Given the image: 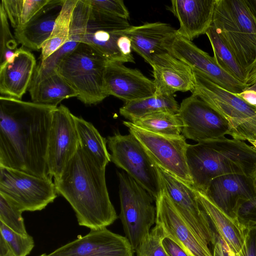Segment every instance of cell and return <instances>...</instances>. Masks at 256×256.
<instances>
[{"instance_id":"cell-1","label":"cell","mask_w":256,"mask_h":256,"mask_svg":"<svg viewBox=\"0 0 256 256\" xmlns=\"http://www.w3.org/2000/svg\"><path fill=\"white\" fill-rule=\"evenodd\" d=\"M56 107L0 96V166L50 178L47 149Z\"/></svg>"},{"instance_id":"cell-2","label":"cell","mask_w":256,"mask_h":256,"mask_svg":"<svg viewBox=\"0 0 256 256\" xmlns=\"http://www.w3.org/2000/svg\"><path fill=\"white\" fill-rule=\"evenodd\" d=\"M106 168L80 144L61 176L54 183L58 194L69 202L80 226L96 230L118 218L108 191Z\"/></svg>"},{"instance_id":"cell-3","label":"cell","mask_w":256,"mask_h":256,"mask_svg":"<svg viewBox=\"0 0 256 256\" xmlns=\"http://www.w3.org/2000/svg\"><path fill=\"white\" fill-rule=\"evenodd\" d=\"M186 160L192 186L204 193L210 182L226 174L254 178L256 150L244 141L226 137L189 144Z\"/></svg>"},{"instance_id":"cell-4","label":"cell","mask_w":256,"mask_h":256,"mask_svg":"<svg viewBox=\"0 0 256 256\" xmlns=\"http://www.w3.org/2000/svg\"><path fill=\"white\" fill-rule=\"evenodd\" d=\"M212 24L246 78L256 83V0H216Z\"/></svg>"},{"instance_id":"cell-5","label":"cell","mask_w":256,"mask_h":256,"mask_svg":"<svg viewBox=\"0 0 256 256\" xmlns=\"http://www.w3.org/2000/svg\"><path fill=\"white\" fill-rule=\"evenodd\" d=\"M108 62L90 46L81 42L56 70L78 93L79 100L85 104H96L108 96L104 82Z\"/></svg>"},{"instance_id":"cell-6","label":"cell","mask_w":256,"mask_h":256,"mask_svg":"<svg viewBox=\"0 0 256 256\" xmlns=\"http://www.w3.org/2000/svg\"><path fill=\"white\" fill-rule=\"evenodd\" d=\"M194 94L218 112L228 122L234 139L256 140V108L223 88L200 72L192 70Z\"/></svg>"},{"instance_id":"cell-7","label":"cell","mask_w":256,"mask_h":256,"mask_svg":"<svg viewBox=\"0 0 256 256\" xmlns=\"http://www.w3.org/2000/svg\"><path fill=\"white\" fill-rule=\"evenodd\" d=\"M121 220L126 237L134 250L148 235L156 222V200L144 187L124 172H117Z\"/></svg>"},{"instance_id":"cell-8","label":"cell","mask_w":256,"mask_h":256,"mask_svg":"<svg viewBox=\"0 0 256 256\" xmlns=\"http://www.w3.org/2000/svg\"><path fill=\"white\" fill-rule=\"evenodd\" d=\"M54 182L18 170L0 166V195L20 211L41 210L57 197Z\"/></svg>"},{"instance_id":"cell-9","label":"cell","mask_w":256,"mask_h":256,"mask_svg":"<svg viewBox=\"0 0 256 256\" xmlns=\"http://www.w3.org/2000/svg\"><path fill=\"white\" fill-rule=\"evenodd\" d=\"M110 160L144 187L156 200L162 190L157 165L132 134L109 136Z\"/></svg>"},{"instance_id":"cell-10","label":"cell","mask_w":256,"mask_h":256,"mask_svg":"<svg viewBox=\"0 0 256 256\" xmlns=\"http://www.w3.org/2000/svg\"><path fill=\"white\" fill-rule=\"evenodd\" d=\"M157 168L162 190L198 239L205 246L212 247L217 233L200 204L196 190L158 166Z\"/></svg>"},{"instance_id":"cell-11","label":"cell","mask_w":256,"mask_h":256,"mask_svg":"<svg viewBox=\"0 0 256 256\" xmlns=\"http://www.w3.org/2000/svg\"><path fill=\"white\" fill-rule=\"evenodd\" d=\"M123 124L157 166L192 186L186 156L189 144L182 134L176 136H163L142 129L130 121H124Z\"/></svg>"},{"instance_id":"cell-12","label":"cell","mask_w":256,"mask_h":256,"mask_svg":"<svg viewBox=\"0 0 256 256\" xmlns=\"http://www.w3.org/2000/svg\"><path fill=\"white\" fill-rule=\"evenodd\" d=\"M73 116L63 104L57 106L52 112L46 164L49 176L54 180L60 178L80 144Z\"/></svg>"},{"instance_id":"cell-13","label":"cell","mask_w":256,"mask_h":256,"mask_svg":"<svg viewBox=\"0 0 256 256\" xmlns=\"http://www.w3.org/2000/svg\"><path fill=\"white\" fill-rule=\"evenodd\" d=\"M178 114L183 124L182 134L186 138L200 142L224 138L230 133L226 120L194 94L182 100Z\"/></svg>"},{"instance_id":"cell-14","label":"cell","mask_w":256,"mask_h":256,"mask_svg":"<svg viewBox=\"0 0 256 256\" xmlns=\"http://www.w3.org/2000/svg\"><path fill=\"white\" fill-rule=\"evenodd\" d=\"M132 26L127 20L102 12L90 5L82 42L90 46L108 62H126L118 42Z\"/></svg>"},{"instance_id":"cell-15","label":"cell","mask_w":256,"mask_h":256,"mask_svg":"<svg viewBox=\"0 0 256 256\" xmlns=\"http://www.w3.org/2000/svg\"><path fill=\"white\" fill-rule=\"evenodd\" d=\"M134 252L126 236L106 228L90 230L49 254L39 256H133Z\"/></svg>"},{"instance_id":"cell-16","label":"cell","mask_w":256,"mask_h":256,"mask_svg":"<svg viewBox=\"0 0 256 256\" xmlns=\"http://www.w3.org/2000/svg\"><path fill=\"white\" fill-rule=\"evenodd\" d=\"M168 52L192 70L200 72L215 84L234 94L240 93L249 87L226 72L214 56L198 48L192 41L178 34L169 48Z\"/></svg>"},{"instance_id":"cell-17","label":"cell","mask_w":256,"mask_h":256,"mask_svg":"<svg viewBox=\"0 0 256 256\" xmlns=\"http://www.w3.org/2000/svg\"><path fill=\"white\" fill-rule=\"evenodd\" d=\"M204 194L225 214L238 220L237 213L241 205L256 198V184L250 176L226 174L212 179Z\"/></svg>"},{"instance_id":"cell-18","label":"cell","mask_w":256,"mask_h":256,"mask_svg":"<svg viewBox=\"0 0 256 256\" xmlns=\"http://www.w3.org/2000/svg\"><path fill=\"white\" fill-rule=\"evenodd\" d=\"M156 204V224L161 226L166 236L177 243L189 256H213L210 247L198 239L163 190Z\"/></svg>"},{"instance_id":"cell-19","label":"cell","mask_w":256,"mask_h":256,"mask_svg":"<svg viewBox=\"0 0 256 256\" xmlns=\"http://www.w3.org/2000/svg\"><path fill=\"white\" fill-rule=\"evenodd\" d=\"M107 95L113 96L124 102L152 96L156 88L152 80L139 70L128 68L120 62H108L104 75Z\"/></svg>"},{"instance_id":"cell-20","label":"cell","mask_w":256,"mask_h":256,"mask_svg":"<svg viewBox=\"0 0 256 256\" xmlns=\"http://www.w3.org/2000/svg\"><path fill=\"white\" fill-rule=\"evenodd\" d=\"M150 66L156 94L174 95L176 92L194 90L195 81L192 70L169 52L156 56Z\"/></svg>"},{"instance_id":"cell-21","label":"cell","mask_w":256,"mask_h":256,"mask_svg":"<svg viewBox=\"0 0 256 256\" xmlns=\"http://www.w3.org/2000/svg\"><path fill=\"white\" fill-rule=\"evenodd\" d=\"M126 34L132 50L150 65L156 56L168 52L177 32L168 24L156 22L132 26Z\"/></svg>"},{"instance_id":"cell-22","label":"cell","mask_w":256,"mask_h":256,"mask_svg":"<svg viewBox=\"0 0 256 256\" xmlns=\"http://www.w3.org/2000/svg\"><path fill=\"white\" fill-rule=\"evenodd\" d=\"M216 0H173L169 10L178 19L177 34L192 41L206 34L212 22Z\"/></svg>"},{"instance_id":"cell-23","label":"cell","mask_w":256,"mask_h":256,"mask_svg":"<svg viewBox=\"0 0 256 256\" xmlns=\"http://www.w3.org/2000/svg\"><path fill=\"white\" fill-rule=\"evenodd\" d=\"M36 66L34 55L18 48L12 61L0 65L1 96L21 100L30 86Z\"/></svg>"},{"instance_id":"cell-24","label":"cell","mask_w":256,"mask_h":256,"mask_svg":"<svg viewBox=\"0 0 256 256\" xmlns=\"http://www.w3.org/2000/svg\"><path fill=\"white\" fill-rule=\"evenodd\" d=\"M88 0H78L72 14L69 38L58 50L36 65L32 80H40L50 74L60 62L82 42L89 12Z\"/></svg>"},{"instance_id":"cell-25","label":"cell","mask_w":256,"mask_h":256,"mask_svg":"<svg viewBox=\"0 0 256 256\" xmlns=\"http://www.w3.org/2000/svg\"><path fill=\"white\" fill-rule=\"evenodd\" d=\"M196 191L200 204L216 233L232 252L238 254L244 244L246 228L238 220L225 214L204 193Z\"/></svg>"},{"instance_id":"cell-26","label":"cell","mask_w":256,"mask_h":256,"mask_svg":"<svg viewBox=\"0 0 256 256\" xmlns=\"http://www.w3.org/2000/svg\"><path fill=\"white\" fill-rule=\"evenodd\" d=\"M58 2L56 0L51 8ZM50 4L26 24L14 29V35L18 43L32 50L42 48L50 37L60 12H50Z\"/></svg>"},{"instance_id":"cell-27","label":"cell","mask_w":256,"mask_h":256,"mask_svg":"<svg viewBox=\"0 0 256 256\" xmlns=\"http://www.w3.org/2000/svg\"><path fill=\"white\" fill-rule=\"evenodd\" d=\"M28 90L32 102L54 106L78 95L56 69L40 80H32Z\"/></svg>"},{"instance_id":"cell-28","label":"cell","mask_w":256,"mask_h":256,"mask_svg":"<svg viewBox=\"0 0 256 256\" xmlns=\"http://www.w3.org/2000/svg\"><path fill=\"white\" fill-rule=\"evenodd\" d=\"M180 105L174 95L154 94L153 96L124 102L120 114L132 122L145 116L158 112L178 114Z\"/></svg>"},{"instance_id":"cell-29","label":"cell","mask_w":256,"mask_h":256,"mask_svg":"<svg viewBox=\"0 0 256 256\" xmlns=\"http://www.w3.org/2000/svg\"><path fill=\"white\" fill-rule=\"evenodd\" d=\"M80 144L102 166L111 161L106 148L107 140L94 125L81 117L73 116Z\"/></svg>"},{"instance_id":"cell-30","label":"cell","mask_w":256,"mask_h":256,"mask_svg":"<svg viewBox=\"0 0 256 256\" xmlns=\"http://www.w3.org/2000/svg\"><path fill=\"white\" fill-rule=\"evenodd\" d=\"M78 0H64L52 34L43 44L40 60H44L61 48L68 40L72 14Z\"/></svg>"},{"instance_id":"cell-31","label":"cell","mask_w":256,"mask_h":256,"mask_svg":"<svg viewBox=\"0 0 256 256\" xmlns=\"http://www.w3.org/2000/svg\"><path fill=\"white\" fill-rule=\"evenodd\" d=\"M130 122L152 133L172 136L182 134L183 126L178 114L169 112L153 113Z\"/></svg>"},{"instance_id":"cell-32","label":"cell","mask_w":256,"mask_h":256,"mask_svg":"<svg viewBox=\"0 0 256 256\" xmlns=\"http://www.w3.org/2000/svg\"><path fill=\"white\" fill-rule=\"evenodd\" d=\"M205 34L209 39L214 52V58L218 64L232 76L246 85L244 72L212 24Z\"/></svg>"},{"instance_id":"cell-33","label":"cell","mask_w":256,"mask_h":256,"mask_svg":"<svg viewBox=\"0 0 256 256\" xmlns=\"http://www.w3.org/2000/svg\"><path fill=\"white\" fill-rule=\"evenodd\" d=\"M51 0H2L8 18L14 29L31 20Z\"/></svg>"},{"instance_id":"cell-34","label":"cell","mask_w":256,"mask_h":256,"mask_svg":"<svg viewBox=\"0 0 256 256\" xmlns=\"http://www.w3.org/2000/svg\"><path fill=\"white\" fill-rule=\"evenodd\" d=\"M8 20L0 4V65L10 62L18 50L17 41L9 27Z\"/></svg>"},{"instance_id":"cell-35","label":"cell","mask_w":256,"mask_h":256,"mask_svg":"<svg viewBox=\"0 0 256 256\" xmlns=\"http://www.w3.org/2000/svg\"><path fill=\"white\" fill-rule=\"evenodd\" d=\"M0 236L8 245L14 256H26L32 250L34 246L33 238L29 234L20 235L0 222Z\"/></svg>"},{"instance_id":"cell-36","label":"cell","mask_w":256,"mask_h":256,"mask_svg":"<svg viewBox=\"0 0 256 256\" xmlns=\"http://www.w3.org/2000/svg\"><path fill=\"white\" fill-rule=\"evenodd\" d=\"M164 237L166 235L161 226L156 224L136 250V256H169L162 244Z\"/></svg>"},{"instance_id":"cell-37","label":"cell","mask_w":256,"mask_h":256,"mask_svg":"<svg viewBox=\"0 0 256 256\" xmlns=\"http://www.w3.org/2000/svg\"><path fill=\"white\" fill-rule=\"evenodd\" d=\"M22 212L0 195V222L14 232L26 236L28 235L24 225Z\"/></svg>"},{"instance_id":"cell-38","label":"cell","mask_w":256,"mask_h":256,"mask_svg":"<svg viewBox=\"0 0 256 256\" xmlns=\"http://www.w3.org/2000/svg\"><path fill=\"white\" fill-rule=\"evenodd\" d=\"M90 5L102 12L128 20L130 13L122 0H88Z\"/></svg>"},{"instance_id":"cell-39","label":"cell","mask_w":256,"mask_h":256,"mask_svg":"<svg viewBox=\"0 0 256 256\" xmlns=\"http://www.w3.org/2000/svg\"><path fill=\"white\" fill-rule=\"evenodd\" d=\"M235 256H256V225L246 228L244 244Z\"/></svg>"},{"instance_id":"cell-40","label":"cell","mask_w":256,"mask_h":256,"mask_svg":"<svg viewBox=\"0 0 256 256\" xmlns=\"http://www.w3.org/2000/svg\"><path fill=\"white\" fill-rule=\"evenodd\" d=\"M162 244L169 256H189L177 243L168 236L164 238Z\"/></svg>"},{"instance_id":"cell-41","label":"cell","mask_w":256,"mask_h":256,"mask_svg":"<svg viewBox=\"0 0 256 256\" xmlns=\"http://www.w3.org/2000/svg\"><path fill=\"white\" fill-rule=\"evenodd\" d=\"M213 256H235V254L216 234V238L212 245Z\"/></svg>"},{"instance_id":"cell-42","label":"cell","mask_w":256,"mask_h":256,"mask_svg":"<svg viewBox=\"0 0 256 256\" xmlns=\"http://www.w3.org/2000/svg\"><path fill=\"white\" fill-rule=\"evenodd\" d=\"M236 94L248 104L256 108V91L247 88Z\"/></svg>"},{"instance_id":"cell-43","label":"cell","mask_w":256,"mask_h":256,"mask_svg":"<svg viewBox=\"0 0 256 256\" xmlns=\"http://www.w3.org/2000/svg\"><path fill=\"white\" fill-rule=\"evenodd\" d=\"M0 256H14L8 245L1 236H0Z\"/></svg>"},{"instance_id":"cell-44","label":"cell","mask_w":256,"mask_h":256,"mask_svg":"<svg viewBox=\"0 0 256 256\" xmlns=\"http://www.w3.org/2000/svg\"><path fill=\"white\" fill-rule=\"evenodd\" d=\"M252 146L256 150V140H249L248 141Z\"/></svg>"},{"instance_id":"cell-45","label":"cell","mask_w":256,"mask_h":256,"mask_svg":"<svg viewBox=\"0 0 256 256\" xmlns=\"http://www.w3.org/2000/svg\"><path fill=\"white\" fill-rule=\"evenodd\" d=\"M248 88L256 91V83L254 84V85L249 86Z\"/></svg>"},{"instance_id":"cell-46","label":"cell","mask_w":256,"mask_h":256,"mask_svg":"<svg viewBox=\"0 0 256 256\" xmlns=\"http://www.w3.org/2000/svg\"><path fill=\"white\" fill-rule=\"evenodd\" d=\"M254 182H255V183H256V174H255V175H254Z\"/></svg>"}]
</instances>
